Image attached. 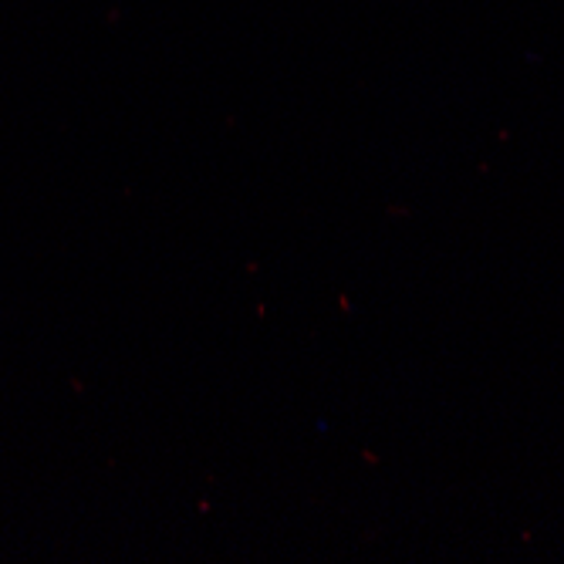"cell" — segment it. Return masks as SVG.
I'll list each match as a JSON object with an SVG mask.
<instances>
[]
</instances>
